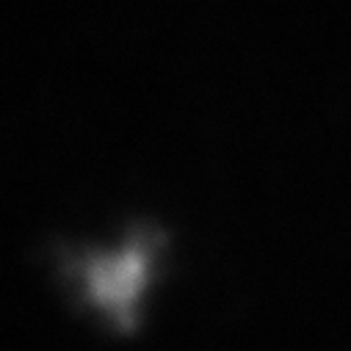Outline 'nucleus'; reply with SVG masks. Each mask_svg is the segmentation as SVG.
Listing matches in <instances>:
<instances>
[{
	"label": "nucleus",
	"mask_w": 351,
	"mask_h": 351,
	"mask_svg": "<svg viewBox=\"0 0 351 351\" xmlns=\"http://www.w3.org/2000/svg\"><path fill=\"white\" fill-rule=\"evenodd\" d=\"M144 263H147L144 252L130 249V252L119 254L117 260L103 263L100 271L95 277H89V285H95V293H97L100 304L122 321L128 318V313L133 307V296H136V288L141 282Z\"/></svg>",
	"instance_id": "nucleus-1"
}]
</instances>
